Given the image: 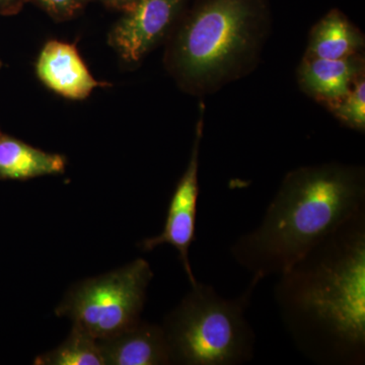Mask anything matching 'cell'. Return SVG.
Segmentation results:
<instances>
[{
    "instance_id": "6da1fadb",
    "label": "cell",
    "mask_w": 365,
    "mask_h": 365,
    "mask_svg": "<svg viewBox=\"0 0 365 365\" xmlns=\"http://www.w3.org/2000/svg\"><path fill=\"white\" fill-rule=\"evenodd\" d=\"M278 278L274 299L299 352L321 365H364L365 208Z\"/></svg>"
},
{
    "instance_id": "7a4b0ae2",
    "label": "cell",
    "mask_w": 365,
    "mask_h": 365,
    "mask_svg": "<svg viewBox=\"0 0 365 365\" xmlns=\"http://www.w3.org/2000/svg\"><path fill=\"white\" fill-rule=\"evenodd\" d=\"M364 208L362 165L327 163L297 168L283 178L260 225L239 237L230 255L255 282L279 276Z\"/></svg>"
},
{
    "instance_id": "3957f363",
    "label": "cell",
    "mask_w": 365,
    "mask_h": 365,
    "mask_svg": "<svg viewBox=\"0 0 365 365\" xmlns=\"http://www.w3.org/2000/svg\"><path fill=\"white\" fill-rule=\"evenodd\" d=\"M270 26L269 0H202L178 33L173 68L191 93H216L256 67Z\"/></svg>"
},
{
    "instance_id": "277c9868",
    "label": "cell",
    "mask_w": 365,
    "mask_h": 365,
    "mask_svg": "<svg viewBox=\"0 0 365 365\" xmlns=\"http://www.w3.org/2000/svg\"><path fill=\"white\" fill-rule=\"evenodd\" d=\"M258 284L252 280L235 299L199 281L191 287L162 325L172 364L240 365L253 359L256 336L246 312Z\"/></svg>"
},
{
    "instance_id": "5b68a950",
    "label": "cell",
    "mask_w": 365,
    "mask_h": 365,
    "mask_svg": "<svg viewBox=\"0 0 365 365\" xmlns=\"http://www.w3.org/2000/svg\"><path fill=\"white\" fill-rule=\"evenodd\" d=\"M153 277L150 263L136 259L112 272L76 283L55 314L71 319L97 340L112 337L140 321Z\"/></svg>"
},
{
    "instance_id": "8992f818",
    "label": "cell",
    "mask_w": 365,
    "mask_h": 365,
    "mask_svg": "<svg viewBox=\"0 0 365 365\" xmlns=\"http://www.w3.org/2000/svg\"><path fill=\"white\" fill-rule=\"evenodd\" d=\"M203 109L200 119L196 125L195 138L192 146L191 155L187 169L178 182L176 189L170 198L167 220L163 232L157 237L143 240L140 248L143 251H153L162 245H170L179 253L182 268L188 276L191 287L197 284L195 276L191 267L189 251L195 241L197 208L199 193V163H200V145L203 135Z\"/></svg>"
},
{
    "instance_id": "52a82bcc",
    "label": "cell",
    "mask_w": 365,
    "mask_h": 365,
    "mask_svg": "<svg viewBox=\"0 0 365 365\" xmlns=\"http://www.w3.org/2000/svg\"><path fill=\"white\" fill-rule=\"evenodd\" d=\"M185 0H136L111 35L113 45L127 62H138L170 30Z\"/></svg>"
},
{
    "instance_id": "ba28073f",
    "label": "cell",
    "mask_w": 365,
    "mask_h": 365,
    "mask_svg": "<svg viewBox=\"0 0 365 365\" xmlns=\"http://www.w3.org/2000/svg\"><path fill=\"white\" fill-rule=\"evenodd\" d=\"M98 341L105 365L172 364L163 327L143 319L123 332Z\"/></svg>"
},
{
    "instance_id": "9c48e42d",
    "label": "cell",
    "mask_w": 365,
    "mask_h": 365,
    "mask_svg": "<svg viewBox=\"0 0 365 365\" xmlns=\"http://www.w3.org/2000/svg\"><path fill=\"white\" fill-rule=\"evenodd\" d=\"M364 54L343 59L302 58L297 69L300 88L327 107L341 100L364 74Z\"/></svg>"
},
{
    "instance_id": "30bf717a",
    "label": "cell",
    "mask_w": 365,
    "mask_h": 365,
    "mask_svg": "<svg viewBox=\"0 0 365 365\" xmlns=\"http://www.w3.org/2000/svg\"><path fill=\"white\" fill-rule=\"evenodd\" d=\"M37 73L46 86L63 97L81 100L100 86L86 68L73 45L51 41L37 62Z\"/></svg>"
},
{
    "instance_id": "8fae6325",
    "label": "cell",
    "mask_w": 365,
    "mask_h": 365,
    "mask_svg": "<svg viewBox=\"0 0 365 365\" xmlns=\"http://www.w3.org/2000/svg\"><path fill=\"white\" fill-rule=\"evenodd\" d=\"M364 36L339 9L327 13L312 28L304 58L343 59L361 54Z\"/></svg>"
},
{
    "instance_id": "7c38bea8",
    "label": "cell",
    "mask_w": 365,
    "mask_h": 365,
    "mask_svg": "<svg viewBox=\"0 0 365 365\" xmlns=\"http://www.w3.org/2000/svg\"><path fill=\"white\" fill-rule=\"evenodd\" d=\"M66 158L46 153L11 137L0 135V178L26 180L62 174Z\"/></svg>"
},
{
    "instance_id": "4fadbf2b",
    "label": "cell",
    "mask_w": 365,
    "mask_h": 365,
    "mask_svg": "<svg viewBox=\"0 0 365 365\" xmlns=\"http://www.w3.org/2000/svg\"><path fill=\"white\" fill-rule=\"evenodd\" d=\"M37 365H105L98 341L78 326H72L71 332L63 343L52 351L40 355Z\"/></svg>"
},
{
    "instance_id": "5bb4252c",
    "label": "cell",
    "mask_w": 365,
    "mask_h": 365,
    "mask_svg": "<svg viewBox=\"0 0 365 365\" xmlns=\"http://www.w3.org/2000/svg\"><path fill=\"white\" fill-rule=\"evenodd\" d=\"M334 116L349 127L364 133L365 130V76L355 81L349 91L335 104L329 106Z\"/></svg>"
},
{
    "instance_id": "9a60e30c",
    "label": "cell",
    "mask_w": 365,
    "mask_h": 365,
    "mask_svg": "<svg viewBox=\"0 0 365 365\" xmlns=\"http://www.w3.org/2000/svg\"><path fill=\"white\" fill-rule=\"evenodd\" d=\"M50 13L60 16H71L83 6L85 0H38Z\"/></svg>"
},
{
    "instance_id": "2e32d148",
    "label": "cell",
    "mask_w": 365,
    "mask_h": 365,
    "mask_svg": "<svg viewBox=\"0 0 365 365\" xmlns=\"http://www.w3.org/2000/svg\"><path fill=\"white\" fill-rule=\"evenodd\" d=\"M102 1H104L108 6L118 9H123V11H126L127 9H130L133 6L136 0H102Z\"/></svg>"
}]
</instances>
